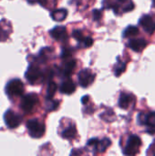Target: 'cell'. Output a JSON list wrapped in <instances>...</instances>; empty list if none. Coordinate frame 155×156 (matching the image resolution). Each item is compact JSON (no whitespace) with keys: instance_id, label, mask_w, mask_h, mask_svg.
I'll use <instances>...</instances> for the list:
<instances>
[{"instance_id":"cell-14","label":"cell","mask_w":155,"mask_h":156,"mask_svg":"<svg viewBox=\"0 0 155 156\" xmlns=\"http://www.w3.org/2000/svg\"><path fill=\"white\" fill-rule=\"evenodd\" d=\"M65 60L66 61H64V63L60 67L59 71L64 77L69 78L73 73V71L75 70L77 61H76V59H69V58H67Z\"/></svg>"},{"instance_id":"cell-16","label":"cell","mask_w":155,"mask_h":156,"mask_svg":"<svg viewBox=\"0 0 155 156\" xmlns=\"http://www.w3.org/2000/svg\"><path fill=\"white\" fill-rule=\"evenodd\" d=\"M59 90L63 94L70 95L76 90V84L74 83V81L72 80L67 79L66 80H64L61 83V85L59 87Z\"/></svg>"},{"instance_id":"cell-31","label":"cell","mask_w":155,"mask_h":156,"mask_svg":"<svg viewBox=\"0 0 155 156\" xmlns=\"http://www.w3.org/2000/svg\"><path fill=\"white\" fill-rule=\"evenodd\" d=\"M153 5L155 6V0H153Z\"/></svg>"},{"instance_id":"cell-15","label":"cell","mask_w":155,"mask_h":156,"mask_svg":"<svg viewBox=\"0 0 155 156\" xmlns=\"http://www.w3.org/2000/svg\"><path fill=\"white\" fill-rule=\"evenodd\" d=\"M50 36L56 39V40H60V41H65L68 39V33H67V28L62 26H58L54 28H52L49 32Z\"/></svg>"},{"instance_id":"cell-4","label":"cell","mask_w":155,"mask_h":156,"mask_svg":"<svg viewBox=\"0 0 155 156\" xmlns=\"http://www.w3.org/2000/svg\"><path fill=\"white\" fill-rule=\"evenodd\" d=\"M142 144V139L138 135L132 134L128 137L126 144L122 149V153L125 155H135L139 154Z\"/></svg>"},{"instance_id":"cell-19","label":"cell","mask_w":155,"mask_h":156,"mask_svg":"<svg viewBox=\"0 0 155 156\" xmlns=\"http://www.w3.org/2000/svg\"><path fill=\"white\" fill-rule=\"evenodd\" d=\"M139 28L135 26H129L127 27L124 30H123V33H122V37L123 38H132V37H135L136 36L139 35Z\"/></svg>"},{"instance_id":"cell-8","label":"cell","mask_w":155,"mask_h":156,"mask_svg":"<svg viewBox=\"0 0 155 156\" xmlns=\"http://www.w3.org/2000/svg\"><path fill=\"white\" fill-rule=\"evenodd\" d=\"M22 120H23L22 116L16 113L12 110H7L4 114V122L7 126V128L9 129L17 128L21 124Z\"/></svg>"},{"instance_id":"cell-28","label":"cell","mask_w":155,"mask_h":156,"mask_svg":"<svg viewBox=\"0 0 155 156\" xmlns=\"http://www.w3.org/2000/svg\"><path fill=\"white\" fill-rule=\"evenodd\" d=\"M101 16H102V13H101L100 10L95 9L93 11V18H94V20H97L98 21V20H100L101 18Z\"/></svg>"},{"instance_id":"cell-21","label":"cell","mask_w":155,"mask_h":156,"mask_svg":"<svg viewBox=\"0 0 155 156\" xmlns=\"http://www.w3.org/2000/svg\"><path fill=\"white\" fill-rule=\"evenodd\" d=\"M126 66L127 64L122 61V60H120V58H118V61L116 63V65L114 66V74L116 77H120L125 70H126Z\"/></svg>"},{"instance_id":"cell-23","label":"cell","mask_w":155,"mask_h":156,"mask_svg":"<svg viewBox=\"0 0 155 156\" xmlns=\"http://www.w3.org/2000/svg\"><path fill=\"white\" fill-rule=\"evenodd\" d=\"M52 52H53V49H51L50 48H45L41 49L38 55V58L41 59V62H45L46 60H48Z\"/></svg>"},{"instance_id":"cell-27","label":"cell","mask_w":155,"mask_h":156,"mask_svg":"<svg viewBox=\"0 0 155 156\" xmlns=\"http://www.w3.org/2000/svg\"><path fill=\"white\" fill-rule=\"evenodd\" d=\"M61 58L62 59H67V58H70L72 56V50L70 48H63L61 51Z\"/></svg>"},{"instance_id":"cell-25","label":"cell","mask_w":155,"mask_h":156,"mask_svg":"<svg viewBox=\"0 0 155 156\" xmlns=\"http://www.w3.org/2000/svg\"><path fill=\"white\" fill-rule=\"evenodd\" d=\"M37 2L46 8H51L56 5L57 0H37Z\"/></svg>"},{"instance_id":"cell-10","label":"cell","mask_w":155,"mask_h":156,"mask_svg":"<svg viewBox=\"0 0 155 156\" xmlns=\"http://www.w3.org/2000/svg\"><path fill=\"white\" fill-rule=\"evenodd\" d=\"M111 142L108 138H104L103 140H99L97 138H93L88 141L87 146L92 148L96 153H103L107 150L109 146H111Z\"/></svg>"},{"instance_id":"cell-9","label":"cell","mask_w":155,"mask_h":156,"mask_svg":"<svg viewBox=\"0 0 155 156\" xmlns=\"http://www.w3.org/2000/svg\"><path fill=\"white\" fill-rule=\"evenodd\" d=\"M95 77H96L95 73H93L90 69H82L79 72L78 75L79 83L82 88H88L94 82Z\"/></svg>"},{"instance_id":"cell-18","label":"cell","mask_w":155,"mask_h":156,"mask_svg":"<svg viewBox=\"0 0 155 156\" xmlns=\"http://www.w3.org/2000/svg\"><path fill=\"white\" fill-rule=\"evenodd\" d=\"M76 136H77V128H76L75 124L69 125L61 133V137L64 138V139L72 140V139L76 138Z\"/></svg>"},{"instance_id":"cell-13","label":"cell","mask_w":155,"mask_h":156,"mask_svg":"<svg viewBox=\"0 0 155 156\" xmlns=\"http://www.w3.org/2000/svg\"><path fill=\"white\" fill-rule=\"evenodd\" d=\"M147 44H148V42L144 38L132 37V38H130L127 46H128V48H130L132 50H133L135 52H142L147 47Z\"/></svg>"},{"instance_id":"cell-24","label":"cell","mask_w":155,"mask_h":156,"mask_svg":"<svg viewBox=\"0 0 155 156\" xmlns=\"http://www.w3.org/2000/svg\"><path fill=\"white\" fill-rule=\"evenodd\" d=\"M59 102L58 101H53L52 99H47V102H46V109L48 112H52V111H56L58 107Z\"/></svg>"},{"instance_id":"cell-5","label":"cell","mask_w":155,"mask_h":156,"mask_svg":"<svg viewBox=\"0 0 155 156\" xmlns=\"http://www.w3.org/2000/svg\"><path fill=\"white\" fill-rule=\"evenodd\" d=\"M26 129L28 131L29 135L35 139L41 138L45 134V132H46L45 124L37 119L29 120L26 122Z\"/></svg>"},{"instance_id":"cell-7","label":"cell","mask_w":155,"mask_h":156,"mask_svg":"<svg viewBox=\"0 0 155 156\" xmlns=\"http://www.w3.org/2000/svg\"><path fill=\"white\" fill-rule=\"evenodd\" d=\"M138 122L141 125L147 127V132L153 135L155 133V112H149L148 113H139Z\"/></svg>"},{"instance_id":"cell-17","label":"cell","mask_w":155,"mask_h":156,"mask_svg":"<svg viewBox=\"0 0 155 156\" xmlns=\"http://www.w3.org/2000/svg\"><path fill=\"white\" fill-rule=\"evenodd\" d=\"M67 16H68V10L65 8L52 10L50 13V16L52 17V19L57 22H61V21L65 20Z\"/></svg>"},{"instance_id":"cell-12","label":"cell","mask_w":155,"mask_h":156,"mask_svg":"<svg viewBox=\"0 0 155 156\" xmlns=\"http://www.w3.org/2000/svg\"><path fill=\"white\" fill-rule=\"evenodd\" d=\"M139 25L148 34H153L155 31V20L150 15H143L140 20Z\"/></svg>"},{"instance_id":"cell-3","label":"cell","mask_w":155,"mask_h":156,"mask_svg":"<svg viewBox=\"0 0 155 156\" xmlns=\"http://www.w3.org/2000/svg\"><path fill=\"white\" fill-rule=\"evenodd\" d=\"M24 90H25L24 84L22 80L19 79H13L9 80L5 88V94L10 99L21 97L24 93Z\"/></svg>"},{"instance_id":"cell-29","label":"cell","mask_w":155,"mask_h":156,"mask_svg":"<svg viewBox=\"0 0 155 156\" xmlns=\"http://www.w3.org/2000/svg\"><path fill=\"white\" fill-rule=\"evenodd\" d=\"M150 153H151V154L155 155V140L153 141V144L149 147V150H148V152H147V154H150Z\"/></svg>"},{"instance_id":"cell-11","label":"cell","mask_w":155,"mask_h":156,"mask_svg":"<svg viewBox=\"0 0 155 156\" xmlns=\"http://www.w3.org/2000/svg\"><path fill=\"white\" fill-rule=\"evenodd\" d=\"M136 99L133 94L128 93V92H122L118 101V105L122 110H128L131 108V106H133L135 104Z\"/></svg>"},{"instance_id":"cell-6","label":"cell","mask_w":155,"mask_h":156,"mask_svg":"<svg viewBox=\"0 0 155 156\" xmlns=\"http://www.w3.org/2000/svg\"><path fill=\"white\" fill-rule=\"evenodd\" d=\"M38 96L36 93H27L23 96L20 107L22 111L26 113H31L36 106L38 104Z\"/></svg>"},{"instance_id":"cell-20","label":"cell","mask_w":155,"mask_h":156,"mask_svg":"<svg viewBox=\"0 0 155 156\" xmlns=\"http://www.w3.org/2000/svg\"><path fill=\"white\" fill-rule=\"evenodd\" d=\"M10 23H6V25L3 26V20L2 22H0V41H5V39H7L10 32L12 29L8 30V27H10Z\"/></svg>"},{"instance_id":"cell-22","label":"cell","mask_w":155,"mask_h":156,"mask_svg":"<svg viewBox=\"0 0 155 156\" xmlns=\"http://www.w3.org/2000/svg\"><path fill=\"white\" fill-rule=\"evenodd\" d=\"M58 90V85L56 82L54 81H49L48 88H47V94H46V98L47 99H52L54 97V95L56 94Z\"/></svg>"},{"instance_id":"cell-1","label":"cell","mask_w":155,"mask_h":156,"mask_svg":"<svg viewBox=\"0 0 155 156\" xmlns=\"http://www.w3.org/2000/svg\"><path fill=\"white\" fill-rule=\"evenodd\" d=\"M102 5L104 8L112 9L117 16L130 12L135 6L132 0H102Z\"/></svg>"},{"instance_id":"cell-2","label":"cell","mask_w":155,"mask_h":156,"mask_svg":"<svg viewBox=\"0 0 155 156\" xmlns=\"http://www.w3.org/2000/svg\"><path fill=\"white\" fill-rule=\"evenodd\" d=\"M26 80L32 85L35 84H40L45 79H46V74L41 70V69L35 63H31L27 70L25 73Z\"/></svg>"},{"instance_id":"cell-26","label":"cell","mask_w":155,"mask_h":156,"mask_svg":"<svg viewBox=\"0 0 155 156\" xmlns=\"http://www.w3.org/2000/svg\"><path fill=\"white\" fill-rule=\"evenodd\" d=\"M72 36L74 37V38H75V39H77V40L79 42V44H80V45H82V44H83V41H84L85 37H86L83 35V33H82L80 30H79V29L74 30V31H73V33H72Z\"/></svg>"},{"instance_id":"cell-30","label":"cell","mask_w":155,"mask_h":156,"mask_svg":"<svg viewBox=\"0 0 155 156\" xmlns=\"http://www.w3.org/2000/svg\"><path fill=\"white\" fill-rule=\"evenodd\" d=\"M90 101V97L89 96H84L83 98H82V100H81V102L83 103V104H86V102H88Z\"/></svg>"}]
</instances>
